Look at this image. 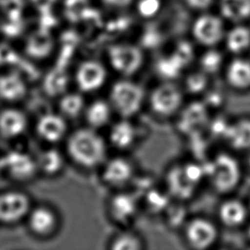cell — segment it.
I'll use <instances>...</instances> for the list:
<instances>
[{"label": "cell", "instance_id": "obj_1", "mask_svg": "<svg viewBox=\"0 0 250 250\" xmlns=\"http://www.w3.org/2000/svg\"><path fill=\"white\" fill-rule=\"evenodd\" d=\"M67 152L74 163L83 168L102 166L107 156L104 139L97 130L87 126L72 132L67 140Z\"/></svg>", "mask_w": 250, "mask_h": 250}, {"label": "cell", "instance_id": "obj_2", "mask_svg": "<svg viewBox=\"0 0 250 250\" xmlns=\"http://www.w3.org/2000/svg\"><path fill=\"white\" fill-rule=\"evenodd\" d=\"M145 98L146 94L141 85L125 79L112 85L108 102L114 112L122 118L129 119L140 111Z\"/></svg>", "mask_w": 250, "mask_h": 250}, {"label": "cell", "instance_id": "obj_3", "mask_svg": "<svg viewBox=\"0 0 250 250\" xmlns=\"http://www.w3.org/2000/svg\"><path fill=\"white\" fill-rule=\"evenodd\" d=\"M0 171L19 183L30 181L39 172L36 159L20 150L9 151L0 157Z\"/></svg>", "mask_w": 250, "mask_h": 250}, {"label": "cell", "instance_id": "obj_4", "mask_svg": "<svg viewBox=\"0 0 250 250\" xmlns=\"http://www.w3.org/2000/svg\"><path fill=\"white\" fill-rule=\"evenodd\" d=\"M30 197L27 194L8 189L0 193V224L16 225L27 219L32 209Z\"/></svg>", "mask_w": 250, "mask_h": 250}, {"label": "cell", "instance_id": "obj_5", "mask_svg": "<svg viewBox=\"0 0 250 250\" xmlns=\"http://www.w3.org/2000/svg\"><path fill=\"white\" fill-rule=\"evenodd\" d=\"M149 100L153 113L160 117H171L179 114L182 107V91L171 82H164L153 89Z\"/></svg>", "mask_w": 250, "mask_h": 250}, {"label": "cell", "instance_id": "obj_6", "mask_svg": "<svg viewBox=\"0 0 250 250\" xmlns=\"http://www.w3.org/2000/svg\"><path fill=\"white\" fill-rule=\"evenodd\" d=\"M112 68L121 75L129 77L139 71L144 61L142 51L131 44H115L108 50Z\"/></svg>", "mask_w": 250, "mask_h": 250}, {"label": "cell", "instance_id": "obj_7", "mask_svg": "<svg viewBox=\"0 0 250 250\" xmlns=\"http://www.w3.org/2000/svg\"><path fill=\"white\" fill-rule=\"evenodd\" d=\"M26 220L31 232L41 238L52 236L59 226L56 211L46 205L33 207Z\"/></svg>", "mask_w": 250, "mask_h": 250}, {"label": "cell", "instance_id": "obj_8", "mask_svg": "<svg viewBox=\"0 0 250 250\" xmlns=\"http://www.w3.org/2000/svg\"><path fill=\"white\" fill-rule=\"evenodd\" d=\"M240 179V168L237 161L228 155H220L213 163L212 180L217 189L229 191Z\"/></svg>", "mask_w": 250, "mask_h": 250}, {"label": "cell", "instance_id": "obj_9", "mask_svg": "<svg viewBox=\"0 0 250 250\" xmlns=\"http://www.w3.org/2000/svg\"><path fill=\"white\" fill-rule=\"evenodd\" d=\"M102 167L103 181L113 188H122L126 186L134 175V167L132 163L122 156L106 159Z\"/></svg>", "mask_w": 250, "mask_h": 250}, {"label": "cell", "instance_id": "obj_10", "mask_svg": "<svg viewBox=\"0 0 250 250\" xmlns=\"http://www.w3.org/2000/svg\"><path fill=\"white\" fill-rule=\"evenodd\" d=\"M193 35L200 44L213 46L223 41L226 29L223 21L217 16L203 15L193 26Z\"/></svg>", "mask_w": 250, "mask_h": 250}, {"label": "cell", "instance_id": "obj_11", "mask_svg": "<svg viewBox=\"0 0 250 250\" xmlns=\"http://www.w3.org/2000/svg\"><path fill=\"white\" fill-rule=\"evenodd\" d=\"M216 237V228L208 220L198 218L186 224L185 237L191 249L207 250L213 245Z\"/></svg>", "mask_w": 250, "mask_h": 250}, {"label": "cell", "instance_id": "obj_12", "mask_svg": "<svg viewBox=\"0 0 250 250\" xmlns=\"http://www.w3.org/2000/svg\"><path fill=\"white\" fill-rule=\"evenodd\" d=\"M107 71L98 62L86 61L79 66L75 74V82L82 93L98 91L105 84Z\"/></svg>", "mask_w": 250, "mask_h": 250}, {"label": "cell", "instance_id": "obj_13", "mask_svg": "<svg viewBox=\"0 0 250 250\" xmlns=\"http://www.w3.org/2000/svg\"><path fill=\"white\" fill-rule=\"evenodd\" d=\"M36 132L44 142L55 144L64 139L68 133V123L60 113H46L36 122Z\"/></svg>", "mask_w": 250, "mask_h": 250}, {"label": "cell", "instance_id": "obj_14", "mask_svg": "<svg viewBox=\"0 0 250 250\" xmlns=\"http://www.w3.org/2000/svg\"><path fill=\"white\" fill-rule=\"evenodd\" d=\"M28 86L25 79L17 72H5L0 75V100L16 104L27 96Z\"/></svg>", "mask_w": 250, "mask_h": 250}, {"label": "cell", "instance_id": "obj_15", "mask_svg": "<svg viewBox=\"0 0 250 250\" xmlns=\"http://www.w3.org/2000/svg\"><path fill=\"white\" fill-rule=\"evenodd\" d=\"M28 125L27 115L19 108L9 107L0 111V136L5 139L19 138Z\"/></svg>", "mask_w": 250, "mask_h": 250}, {"label": "cell", "instance_id": "obj_16", "mask_svg": "<svg viewBox=\"0 0 250 250\" xmlns=\"http://www.w3.org/2000/svg\"><path fill=\"white\" fill-rule=\"evenodd\" d=\"M109 215L116 223L125 224L132 221L138 212L135 197L128 193H118L108 203Z\"/></svg>", "mask_w": 250, "mask_h": 250}, {"label": "cell", "instance_id": "obj_17", "mask_svg": "<svg viewBox=\"0 0 250 250\" xmlns=\"http://www.w3.org/2000/svg\"><path fill=\"white\" fill-rule=\"evenodd\" d=\"M108 139L113 147L120 150H125L132 147L137 139L135 125L128 118H122L112 125Z\"/></svg>", "mask_w": 250, "mask_h": 250}, {"label": "cell", "instance_id": "obj_18", "mask_svg": "<svg viewBox=\"0 0 250 250\" xmlns=\"http://www.w3.org/2000/svg\"><path fill=\"white\" fill-rule=\"evenodd\" d=\"M113 112L109 102L98 99L85 107L84 111L85 122L89 127L98 130L108 125Z\"/></svg>", "mask_w": 250, "mask_h": 250}, {"label": "cell", "instance_id": "obj_19", "mask_svg": "<svg viewBox=\"0 0 250 250\" xmlns=\"http://www.w3.org/2000/svg\"><path fill=\"white\" fill-rule=\"evenodd\" d=\"M224 40L228 51L242 54L250 47V28L243 23H237L226 32Z\"/></svg>", "mask_w": 250, "mask_h": 250}, {"label": "cell", "instance_id": "obj_20", "mask_svg": "<svg viewBox=\"0 0 250 250\" xmlns=\"http://www.w3.org/2000/svg\"><path fill=\"white\" fill-rule=\"evenodd\" d=\"M38 171L46 176H57L64 167V158L58 149H44L35 158Z\"/></svg>", "mask_w": 250, "mask_h": 250}, {"label": "cell", "instance_id": "obj_21", "mask_svg": "<svg viewBox=\"0 0 250 250\" xmlns=\"http://www.w3.org/2000/svg\"><path fill=\"white\" fill-rule=\"evenodd\" d=\"M220 9L222 17L235 24L250 18V0H220Z\"/></svg>", "mask_w": 250, "mask_h": 250}, {"label": "cell", "instance_id": "obj_22", "mask_svg": "<svg viewBox=\"0 0 250 250\" xmlns=\"http://www.w3.org/2000/svg\"><path fill=\"white\" fill-rule=\"evenodd\" d=\"M227 81L237 89L250 87V62L239 58L230 62L227 73Z\"/></svg>", "mask_w": 250, "mask_h": 250}, {"label": "cell", "instance_id": "obj_23", "mask_svg": "<svg viewBox=\"0 0 250 250\" xmlns=\"http://www.w3.org/2000/svg\"><path fill=\"white\" fill-rule=\"evenodd\" d=\"M53 48V41L46 31H40L28 40L27 54L34 59H44L48 57Z\"/></svg>", "mask_w": 250, "mask_h": 250}, {"label": "cell", "instance_id": "obj_24", "mask_svg": "<svg viewBox=\"0 0 250 250\" xmlns=\"http://www.w3.org/2000/svg\"><path fill=\"white\" fill-rule=\"evenodd\" d=\"M85 107L84 98L78 92L63 93L58 103L59 113L66 119L76 118L84 114Z\"/></svg>", "mask_w": 250, "mask_h": 250}, {"label": "cell", "instance_id": "obj_25", "mask_svg": "<svg viewBox=\"0 0 250 250\" xmlns=\"http://www.w3.org/2000/svg\"><path fill=\"white\" fill-rule=\"evenodd\" d=\"M227 139L230 146L237 149L250 148V122L241 121L227 129Z\"/></svg>", "mask_w": 250, "mask_h": 250}, {"label": "cell", "instance_id": "obj_26", "mask_svg": "<svg viewBox=\"0 0 250 250\" xmlns=\"http://www.w3.org/2000/svg\"><path fill=\"white\" fill-rule=\"evenodd\" d=\"M246 209L244 205L237 201H229L224 203L220 209V220L229 227H237L246 219Z\"/></svg>", "mask_w": 250, "mask_h": 250}, {"label": "cell", "instance_id": "obj_27", "mask_svg": "<svg viewBox=\"0 0 250 250\" xmlns=\"http://www.w3.org/2000/svg\"><path fill=\"white\" fill-rule=\"evenodd\" d=\"M109 249L112 250H141L144 242L139 235L131 231H122L111 240Z\"/></svg>", "mask_w": 250, "mask_h": 250}, {"label": "cell", "instance_id": "obj_28", "mask_svg": "<svg viewBox=\"0 0 250 250\" xmlns=\"http://www.w3.org/2000/svg\"><path fill=\"white\" fill-rule=\"evenodd\" d=\"M183 68L184 67L173 55L170 58L162 59L157 64V71L166 80L176 78Z\"/></svg>", "mask_w": 250, "mask_h": 250}, {"label": "cell", "instance_id": "obj_29", "mask_svg": "<svg viewBox=\"0 0 250 250\" xmlns=\"http://www.w3.org/2000/svg\"><path fill=\"white\" fill-rule=\"evenodd\" d=\"M222 62V55L219 51L211 50L207 51L201 58V66L205 74H213L219 70Z\"/></svg>", "mask_w": 250, "mask_h": 250}, {"label": "cell", "instance_id": "obj_30", "mask_svg": "<svg viewBox=\"0 0 250 250\" xmlns=\"http://www.w3.org/2000/svg\"><path fill=\"white\" fill-rule=\"evenodd\" d=\"M173 56L179 60L183 67H185L192 60V46L187 42H181L178 45V48Z\"/></svg>", "mask_w": 250, "mask_h": 250}, {"label": "cell", "instance_id": "obj_31", "mask_svg": "<svg viewBox=\"0 0 250 250\" xmlns=\"http://www.w3.org/2000/svg\"><path fill=\"white\" fill-rule=\"evenodd\" d=\"M86 5V0H67L66 11L68 18L76 21L81 17Z\"/></svg>", "mask_w": 250, "mask_h": 250}, {"label": "cell", "instance_id": "obj_32", "mask_svg": "<svg viewBox=\"0 0 250 250\" xmlns=\"http://www.w3.org/2000/svg\"><path fill=\"white\" fill-rule=\"evenodd\" d=\"M160 5V0H140L138 10L143 17H150L159 10Z\"/></svg>", "mask_w": 250, "mask_h": 250}, {"label": "cell", "instance_id": "obj_33", "mask_svg": "<svg viewBox=\"0 0 250 250\" xmlns=\"http://www.w3.org/2000/svg\"><path fill=\"white\" fill-rule=\"evenodd\" d=\"M206 84V79L203 74H194L189 75L186 81V88L190 92H197L203 90Z\"/></svg>", "mask_w": 250, "mask_h": 250}, {"label": "cell", "instance_id": "obj_34", "mask_svg": "<svg viewBox=\"0 0 250 250\" xmlns=\"http://www.w3.org/2000/svg\"><path fill=\"white\" fill-rule=\"evenodd\" d=\"M213 0H186L189 6L197 10H204L212 4Z\"/></svg>", "mask_w": 250, "mask_h": 250}, {"label": "cell", "instance_id": "obj_35", "mask_svg": "<svg viewBox=\"0 0 250 250\" xmlns=\"http://www.w3.org/2000/svg\"><path fill=\"white\" fill-rule=\"evenodd\" d=\"M33 3L41 10H48L53 4L55 0H32Z\"/></svg>", "mask_w": 250, "mask_h": 250}, {"label": "cell", "instance_id": "obj_36", "mask_svg": "<svg viewBox=\"0 0 250 250\" xmlns=\"http://www.w3.org/2000/svg\"><path fill=\"white\" fill-rule=\"evenodd\" d=\"M249 236H250V229H249Z\"/></svg>", "mask_w": 250, "mask_h": 250}, {"label": "cell", "instance_id": "obj_37", "mask_svg": "<svg viewBox=\"0 0 250 250\" xmlns=\"http://www.w3.org/2000/svg\"></svg>", "mask_w": 250, "mask_h": 250}]
</instances>
